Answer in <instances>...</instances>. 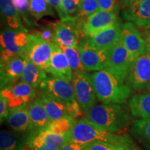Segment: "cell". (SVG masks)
<instances>
[{
	"mask_svg": "<svg viewBox=\"0 0 150 150\" xmlns=\"http://www.w3.org/2000/svg\"><path fill=\"white\" fill-rule=\"evenodd\" d=\"M69 141L80 145H87L96 141L104 142L124 150H141L128 135L110 132L85 117L75 124L69 134Z\"/></svg>",
	"mask_w": 150,
	"mask_h": 150,
	"instance_id": "cell-1",
	"label": "cell"
},
{
	"mask_svg": "<svg viewBox=\"0 0 150 150\" xmlns=\"http://www.w3.org/2000/svg\"><path fill=\"white\" fill-rule=\"evenodd\" d=\"M85 118L97 126L115 134L124 132L130 122L127 108L119 104L95 105L85 112Z\"/></svg>",
	"mask_w": 150,
	"mask_h": 150,
	"instance_id": "cell-2",
	"label": "cell"
},
{
	"mask_svg": "<svg viewBox=\"0 0 150 150\" xmlns=\"http://www.w3.org/2000/svg\"><path fill=\"white\" fill-rule=\"evenodd\" d=\"M91 77L97 99L102 104H123L130 96V88L106 71L94 72Z\"/></svg>",
	"mask_w": 150,
	"mask_h": 150,
	"instance_id": "cell-3",
	"label": "cell"
},
{
	"mask_svg": "<svg viewBox=\"0 0 150 150\" xmlns=\"http://www.w3.org/2000/svg\"><path fill=\"white\" fill-rule=\"evenodd\" d=\"M126 85L137 91H150V48L131 63L125 80Z\"/></svg>",
	"mask_w": 150,
	"mask_h": 150,
	"instance_id": "cell-4",
	"label": "cell"
},
{
	"mask_svg": "<svg viewBox=\"0 0 150 150\" xmlns=\"http://www.w3.org/2000/svg\"><path fill=\"white\" fill-rule=\"evenodd\" d=\"M131 63L129 52L121 40L108 50L103 70L110 73L121 83H124Z\"/></svg>",
	"mask_w": 150,
	"mask_h": 150,
	"instance_id": "cell-5",
	"label": "cell"
},
{
	"mask_svg": "<svg viewBox=\"0 0 150 150\" xmlns=\"http://www.w3.org/2000/svg\"><path fill=\"white\" fill-rule=\"evenodd\" d=\"M52 53V43L46 42L35 33L28 35L27 44L22 58H26L47 72L50 66Z\"/></svg>",
	"mask_w": 150,
	"mask_h": 150,
	"instance_id": "cell-6",
	"label": "cell"
},
{
	"mask_svg": "<svg viewBox=\"0 0 150 150\" xmlns=\"http://www.w3.org/2000/svg\"><path fill=\"white\" fill-rule=\"evenodd\" d=\"M27 30L8 28L1 33V61L16 56H23L27 44Z\"/></svg>",
	"mask_w": 150,
	"mask_h": 150,
	"instance_id": "cell-7",
	"label": "cell"
},
{
	"mask_svg": "<svg viewBox=\"0 0 150 150\" xmlns=\"http://www.w3.org/2000/svg\"><path fill=\"white\" fill-rule=\"evenodd\" d=\"M72 84L75 97L83 112H86L96 105L97 97L94 91L91 74L87 72L74 73Z\"/></svg>",
	"mask_w": 150,
	"mask_h": 150,
	"instance_id": "cell-8",
	"label": "cell"
},
{
	"mask_svg": "<svg viewBox=\"0 0 150 150\" xmlns=\"http://www.w3.org/2000/svg\"><path fill=\"white\" fill-rule=\"evenodd\" d=\"M38 90L67 106L76 102L72 82L61 79L47 76L40 84Z\"/></svg>",
	"mask_w": 150,
	"mask_h": 150,
	"instance_id": "cell-9",
	"label": "cell"
},
{
	"mask_svg": "<svg viewBox=\"0 0 150 150\" xmlns=\"http://www.w3.org/2000/svg\"><path fill=\"white\" fill-rule=\"evenodd\" d=\"M117 11L99 10L88 17L82 24L79 33V41L89 38L110 27L118 20Z\"/></svg>",
	"mask_w": 150,
	"mask_h": 150,
	"instance_id": "cell-10",
	"label": "cell"
},
{
	"mask_svg": "<svg viewBox=\"0 0 150 150\" xmlns=\"http://www.w3.org/2000/svg\"><path fill=\"white\" fill-rule=\"evenodd\" d=\"M122 24L120 20L118 19L110 27L99 31L93 36L81 40H83L88 45L99 51L110 50L122 40Z\"/></svg>",
	"mask_w": 150,
	"mask_h": 150,
	"instance_id": "cell-11",
	"label": "cell"
},
{
	"mask_svg": "<svg viewBox=\"0 0 150 150\" xmlns=\"http://www.w3.org/2000/svg\"><path fill=\"white\" fill-rule=\"evenodd\" d=\"M1 94L7 99L10 108L28 105L37 95L35 88L23 81L6 86Z\"/></svg>",
	"mask_w": 150,
	"mask_h": 150,
	"instance_id": "cell-12",
	"label": "cell"
},
{
	"mask_svg": "<svg viewBox=\"0 0 150 150\" xmlns=\"http://www.w3.org/2000/svg\"><path fill=\"white\" fill-rule=\"evenodd\" d=\"M78 50L86 72L103 70L109 50L99 51L88 45L83 40H81L79 41Z\"/></svg>",
	"mask_w": 150,
	"mask_h": 150,
	"instance_id": "cell-13",
	"label": "cell"
},
{
	"mask_svg": "<svg viewBox=\"0 0 150 150\" xmlns=\"http://www.w3.org/2000/svg\"><path fill=\"white\" fill-rule=\"evenodd\" d=\"M122 42L128 51L131 62L143 53L147 47L140 33L130 22L122 24Z\"/></svg>",
	"mask_w": 150,
	"mask_h": 150,
	"instance_id": "cell-14",
	"label": "cell"
},
{
	"mask_svg": "<svg viewBox=\"0 0 150 150\" xmlns=\"http://www.w3.org/2000/svg\"><path fill=\"white\" fill-rule=\"evenodd\" d=\"M52 53L47 73L56 78L72 82V71L67 56L57 45L52 43Z\"/></svg>",
	"mask_w": 150,
	"mask_h": 150,
	"instance_id": "cell-15",
	"label": "cell"
},
{
	"mask_svg": "<svg viewBox=\"0 0 150 150\" xmlns=\"http://www.w3.org/2000/svg\"><path fill=\"white\" fill-rule=\"evenodd\" d=\"M52 26L54 31V44L58 46L78 49L79 35L76 24L61 20Z\"/></svg>",
	"mask_w": 150,
	"mask_h": 150,
	"instance_id": "cell-16",
	"label": "cell"
},
{
	"mask_svg": "<svg viewBox=\"0 0 150 150\" xmlns=\"http://www.w3.org/2000/svg\"><path fill=\"white\" fill-rule=\"evenodd\" d=\"M128 22L142 29H150V0H143L131 5L122 13Z\"/></svg>",
	"mask_w": 150,
	"mask_h": 150,
	"instance_id": "cell-17",
	"label": "cell"
},
{
	"mask_svg": "<svg viewBox=\"0 0 150 150\" xmlns=\"http://www.w3.org/2000/svg\"><path fill=\"white\" fill-rule=\"evenodd\" d=\"M24 67V59L20 56L1 61V88L21 79Z\"/></svg>",
	"mask_w": 150,
	"mask_h": 150,
	"instance_id": "cell-18",
	"label": "cell"
},
{
	"mask_svg": "<svg viewBox=\"0 0 150 150\" xmlns=\"http://www.w3.org/2000/svg\"><path fill=\"white\" fill-rule=\"evenodd\" d=\"M28 112L33 129L38 131L45 129L51 122L42 100L35 97L28 104Z\"/></svg>",
	"mask_w": 150,
	"mask_h": 150,
	"instance_id": "cell-19",
	"label": "cell"
},
{
	"mask_svg": "<svg viewBox=\"0 0 150 150\" xmlns=\"http://www.w3.org/2000/svg\"><path fill=\"white\" fill-rule=\"evenodd\" d=\"M6 122L11 129L18 132H26L33 129L28 112V105L11 108Z\"/></svg>",
	"mask_w": 150,
	"mask_h": 150,
	"instance_id": "cell-20",
	"label": "cell"
},
{
	"mask_svg": "<svg viewBox=\"0 0 150 150\" xmlns=\"http://www.w3.org/2000/svg\"><path fill=\"white\" fill-rule=\"evenodd\" d=\"M24 59V67L21 77L22 81L29 84L33 88H39L40 84L47 78V72L42 68L26 58Z\"/></svg>",
	"mask_w": 150,
	"mask_h": 150,
	"instance_id": "cell-21",
	"label": "cell"
},
{
	"mask_svg": "<svg viewBox=\"0 0 150 150\" xmlns=\"http://www.w3.org/2000/svg\"><path fill=\"white\" fill-rule=\"evenodd\" d=\"M129 132L147 150H150V118H138L132 122Z\"/></svg>",
	"mask_w": 150,
	"mask_h": 150,
	"instance_id": "cell-22",
	"label": "cell"
},
{
	"mask_svg": "<svg viewBox=\"0 0 150 150\" xmlns=\"http://www.w3.org/2000/svg\"><path fill=\"white\" fill-rule=\"evenodd\" d=\"M36 96L38 97L44 104L51 122L70 115L67 106L63 103L60 102L40 91L38 92Z\"/></svg>",
	"mask_w": 150,
	"mask_h": 150,
	"instance_id": "cell-23",
	"label": "cell"
},
{
	"mask_svg": "<svg viewBox=\"0 0 150 150\" xmlns=\"http://www.w3.org/2000/svg\"><path fill=\"white\" fill-rule=\"evenodd\" d=\"M133 116L137 118H150V93L135 95L129 102Z\"/></svg>",
	"mask_w": 150,
	"mask_h": 150,
	"instance_id": "cell-24",
	"label": "cell"
},
{
	"mask_svg": "<svg viewBox=\"0 0 150 150\" xmlns=\"http://www.w3.org/2000/svg\"><path fill=\"white\" fill-rule=\"evenodd\" d=\"M35 137L47 147L56 150H59L65 142L69 141V135L55 134L47 129L38 131Z\"/></svg>",
	"mask_w": 150,
	"mask_h": 150,
	"instance_id": "cell-25",
	"label": "cell"
},
{
	"mask_svg": "<svg viewBox=\"0 0 150 150\" xmlns=\"http://www.w3.org/2000/svg\"><path fill=\"white\" fill-rule=\"evenodd\" d=\"M0 7L1 13L6 19L9 28L15 29H25L22 25L20 14L13 0H0Z\"/></svg>",
	"mask_w": 150,
	"mask_h": 150,
	"instance_id": "cell-26",
	"label": "cell"
},
{
	"mask_svg": "<svg viewBox=\"0 0 150 150\" xmlns=\"http://www.w3.org/2000/svg\"><path fill=\"white\" fill-rule=\"evenodd\" d=\"M99 10L97 0H81L76 23L77 31H80L81 27L86 19Z\"/></svg>",
	"mask_w": 150,
	"mask_h": 150,
	"instance_id": "cell-27",
	"label": "cell"
},
{
	"mask_svg": "<svg viewBox=\"0 0 150 150\" xmlns=\"http://www.w3.org/2000/svg\"><path fill=\"white\" fill-rule=\"evenodd\" d=\"M76 118L72 116H65L52 121L45 129L58 134L69 135L76 123Z\"/></svg>",
	"mask_w": 150,
	"mask_h": 150,
	"instance_id": "cell-28",
	"label": "cell"
},
{
	"mask_svg": "<svg viewBox=\"0 0 150 150\" xmlns=\"http://www.w3.org/2000/svg\"><path fill=\"white\" fill-rule=\"evenodd\" d=\"M29 6L31 16L36 20L44 16L54 15L52 7L46 0H29Z\"/></svg>",
	"mask_w": 150,
	"mask_h": 150,
	"instance_id": "cell-29",
	"label": "cell"
},
{
	"mask_svg": "<svg viewBox=\"0 0 150 150\" xmlns=\"http://www.w3.org/2000/svg\"><path fill=\"white\" fill-rule=\"evenodd\" d=\"M81 0H61L63 18L62 21L76 24Z\"/></svg>",
	"mask_w": 150,
	"mask_h": 150,
	"instance_id": "cell-30",
	"label": "cell"
},
{
	"mask_svg": "<svg viewBox=\"0 0 150 150\" xmlns=\"http://www.w3.org/2000/svg\"><path fill=\"white\" fill-rule=\"evenodd\" d=\"M61 49L62 51L64 52L65 56H67L70 67L72 69V73L86 72L85 69L82 64L79 52L77 48L66 47L63 46H59Z\"/></svg>",
	"mask_w": 150,
	"mask_h": 150,
	"instance_id": "cell-31",
	"label": "cell"
},
{
	"mask_svg": "<svg viewBox=\"0 0 150 150\" xmlns=\"http://www.w3.org/2000/svg\"><path fill=\"white\" fill-rule=\"evenodd\" d=\"M0 150H23V147L16 134L4 130L0 134Z\"/></svg>",
	"mask_w": 150,
	"mask_h": 150,
	"instance_id": "cell-32",
	"label": "cell"
},
{
	"mask_svg": "<svg viewBox=\"0 0 150 150\" xmlns=\"http://www.w3.org/2000/svg\"><path fill=\"white\" fill-rule=\"evenodd\" d=\"M15 6L22 16L24 22L29 26L34 25V22L31 18L29 11V0H13Z\"/></svg>",
	"mask_w": 150,
	"mask_h": 150,
	"instance_id": "cell-33",
	"label": "cell"
},
{
	"mask_svg": "<svg viewBox=\"0 0 150 150\" xmlns=\"http://www.w3.org/2000/svg\"><path fill=\"white\" fill-rule=\"evenodd\" d=\"M84 150H124L117 146L110 145L104 142L96 141L87 144Z\"/></svg>",
	"mask_w": 150,
	"mask_h": 150,
	"instance_id": "cell-34",
	"label": "cell"
},
{
	"mask_svg": "<svg viewBox=\"0 0 150 150\" xmlns=\"http://www.w3.org/2000/svg\"><path fill=\"white\" fill-rule=\"evenodd\" d=\"M35 33L39 35L41 38L49 43H54V31L53 26L42 27L38 31H35Z\"/></svg>",
	"mask_w": 150,
	"mask_h": 150,
	"instance_id": "cell-35",
	"label": "cell"
},
{
	"mask_svg": "<svg viewBox=\"0 0 150 150\" xmlns=\"http://www.w3.org/2000/svg\"><path fill=\"white\" fill-rule=\"evenodd\" d=\"M10 109L11 108L9 107L8 101L1 94L0 95V120H1V123H2L5 120L7 119Z\"/></svg>",
	"mask_w": 150,
	"mask_h": 150,
	"instance_id": "cell-36",
	"label": "cell"
},
{
	"mask_svg": "<svg viewBox=\"0 0 150 150\" xmlns=\"http://www.w3.org/2000/svg\"><path fill=\"white\" fill-rule=\"evenodd\" d=\"M27 150H56L47 147L44 144L39 141L35 137V135L31 136L27 142Z\"/></svg>",
	"mask_w": 150,
	"mask_h": 150,
	"instance_id": "cell-37",
	"label": "cell"
},
{
	"mask_svg": "<svg viewBox=\"0 0 150 150\" xmlns=\"http://www.w3.org/2000/svg\"><path fill=\"white\" fill-rule=\"evenodd\" d=\"M117 0H97L99 10L107 11H117Z\"/></svg>",
	"mask_w": 150,
	"mask_h": 150,
	"instance_id": "cell-38",
	"label": "cell"
},
{
	"mask_svg": "<svg viewBox=\"0 0 150 150\" xmlns=\"http://www.w3.org/2000/svg\"><path fill=\"white\" fill-rule=\"evenodd\" d=\"M86 145H80L72 142H67L60 148L59 150H84Z\"/></svg>",
	"mask_w": 150,
	"mask_h": 150,
	"instance_id": "cell-39",
	"label": "cell"
},
{
	"mask_svg": "<svg viewBox=\"0 0 150 150\" xmlns=\"http://www.w3.org/2000/svg\"><path fill=\"white\" fill-rule=\"evenodd\" d=\"M47 3L50 4L52 8H54L57 11L58 14L61 18V20L63 18V12L62 10L61 6V0H46Z\"/></svg>",
	"mask_w": 150,
	"mask_h": 150,
	"instance_id": "cell-40",
	"label": "cell"
},
{
	"mask_svg": "<svg viewBox=\"0 0 150 150\" xmlns=\"http://www.w3.org/2000/svg\"><path fill=\"white\" fill-rule=\"evenodd\" d=\"M141 1H143V0H119V2L122 5L124 6H126L128 8V7L131 6V5Z\"/></svg>",
	"mask_w": 150,
	"mask_h": 150,
	"instance_id": "cell-41",
	"label": "cell"
},
{
	"mask_svg": "<svg viewBox=\"0 0 150 150\" xmlns=\"http://www.w3.org/2000/svg\"><path fill=\"white\" fill-rule=\"evenodd\" d=\"M147 45L149 46V48H150V35H149V38H148V45Z\"/></svg>",
	"mask_w": 150,
	"mask_h": 150,
	"instance_id": "cell-42",
	"label": "cell"
}]
</instances>
